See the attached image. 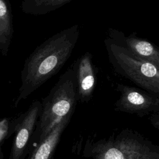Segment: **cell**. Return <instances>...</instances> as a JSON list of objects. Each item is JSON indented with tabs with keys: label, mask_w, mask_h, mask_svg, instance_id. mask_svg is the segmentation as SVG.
Masks as SVG:
<instances>
[{
	"label": "cell",
	"mask_w": 159,
	"mask_h": 159,
	"mask_svg": "<svg viewBox=\"0 0 159 159\" xmlns=\"http://www.w3.org/2000/svg\"><path fill=\"white\" fill-rule=\"evenodd\" d=\"M80 34V27L75 24L53 35L34 49L21 71V85L15 107L62 68L71 57Z\"/></svg>",
	"instance_id": "cell-1"
},
{
	"label": "cell",
	"mask_w": 159,
	"mask_h": 159,
	"mask_svg": "<svg viewBox=\"0 0 159 159\" xmlns=\"http://www.w3.org/2000/svg\"><path fill=\"white\" fill-rule=\"evenodd\" d=\"M78 145L87 159H159V146L130 129L104 137L90 135Z\"/></svg>",
	"instance_id": "cell-2"
},
{
	"label": "cell",
	"mask_w": 159,
	"mask_h": 159,
	"mask_svg": "<svg viewBox=\"0 0 159 159\" xmlns=\"http://www.w3.org/2000/svg\"><path fill=\"white\" fill-rule=\"evenodd\" d=\"M78 101L75 75L71 66L60 76L42 100L30 148L42 141L63 118L73 115Z\"/></svg>",
	"instance_id": "cell-3"
},
{
	"label": "cell",
	"mask_w": 159,
	"mask_h": 159,
	"mask_svg": "<svg viewBox=\"0 0 159 159\" xmlns=\"http://www.w3.org/2000/svg\"><path fill=\"white\" fill-rule=\"evenodd\" d=\"M104 45L115 71L150 93L159 96V66L141 59L109 38Z\"/></svg>",
	"instance_id": "cell-4"
},
{
	"label": "cell",
	"mask_w": 159,
	"mask_h": 159,
	"mask_svg": "<svg viewBox=\"0 0 159 159\" xmlns=\"http://www.w3.org/2000/svg\"><path fill=\"white\" fill-rule=\"evenodd\" d=\"M116 91L120 96L114 104V111L140 117L159 112V96L120 83H117Z\"/></svg>",
	"instance_id": "cell-5"
},
{
	"label": "cell",
	"mask_w": 159,
	"mask_h": 159,
	"mask_svg": "<svg viewBox=\"0 0 159 159\" xmlns=\"http://www.w3.org/2000/svg\"><path fill=\"white\" fill-rule=\"evenodd\" d=\"M41 109L42 102L34 101L16 120L14 129L16 133L9 159H24L30 152L31 140Z\"/></svg>",
	"instance_id": "cell-6"
},
{
	"label": "cell",
	"mask_w": 159,
	"mask_h": 159,
	"mask_svg": "<svg viewBox=\"0 0 159 159\" xmlns=\"http://www.w3.org/2000/svg\"><path fill=\"white\" fill-rule=\"evenodd\" d=\"M87 52L79 57L71 65L75 75L78 101L88 102L93 97L97 79V68Z\"/></svg>",
	"instance_id": "cell-7"
},
{
	"label": "cell",
	"mask_w": 159,
	"mask_h": 159,
	"mask_svg": "<svg viewBox=\"0 0 159 159\" xmlns=\"http://www.w3.org/2000/svg\"><path fill=\"white\" fill-rule=\"evenodd\" d=\"M108 34L116 44L124 47L136 57L159 66V50L150 42L138 37L135 32L129 36L120 30L109 28Z\"/></svg>",
	"instance_id": "cell-8"
},
{
	"label": "cell",
	"mask_w": 159,
	"mask_h": 159,
	"mask_svg": "<svg viewBox=\"0 0 159 159\" xmlns=\"http://www.w3.org/2000/svg\"><path fill=\"white\" fill-rule=\"evenodd\" d=\"M71 116H68L58 122L46 137L33 148L27 159H52L61 136Z\"/></svg>",
	"instance_id": "cell-9"
},
{
	"label": "cell",
	"mask_w": 159,
	"mask_h": 159,
	"mask_svg": "<svg viewBox=\"0 0 159 159\" xmlns=\"http://www.w3.org/2000/svg\"><path fill=\"white\" fill-rule=\"evenodd\" d=\"M14 32L12 8L9 0H0V54L6 56Z\"/></svg>",
	"instance_id": "cell-10"
},
{
	"label": "cell",
	"mask_w": 159,
	"mask_h": 159,
	"mask_svg": "<svg viewBox=\"0 0 159 159\" xmlns=\"http://www.w3.org/2000/svg\"><path fill=\"white\" fill-rule=\"evenodd\" d=\"M72 0H23L21 9L26 14L41 16L54 11Z\"/></svg>",
	"instance_id": "cell-11"
},
{
	"label": "cell",
	"mask_w": 159,
	"mask_h": 159,
	"mask_svg": "<svg viewBox=\"0 0 159 159\" xmlns=\"http://www.w3.org/2000/svg\"><path fill=\"white\" fill-rule=\"evenodd\" d=\"M9 120L8 119H3L0 120V144L6 137L9 130Z\"/></svg>",
	"instance_id": "cell-12"
},
{
	"label": "cell",
	"mask_w": 159,
	"mask_h": 159,
	"mask_svg": "<svg viewBox=\"0 0 159 159\" xmlns=\"http://www.w3.org/2000/svg\"><path fill=\"white\" fill-rule=\"evenodd\" d=\"M149 119L153 126L157 130L159 129V112L152 113L150 115Z\"/></svg>",
	"instance_id": "cell-13"
},
{
	"label": "cell",
	"mask_w": 159,
	"mask_h": 159,
	"mask_svg": "<svg viewBox=\"0 0 159 159\" xmlns=\"http://www.w3.org/2000/svg\"><path fill=\"white\" fill-rule=\"evenodd\" d=\"M1 150H0V159H1Z\"/></svg>",
	"instance_id": "cell-14"
}]
</instances>
